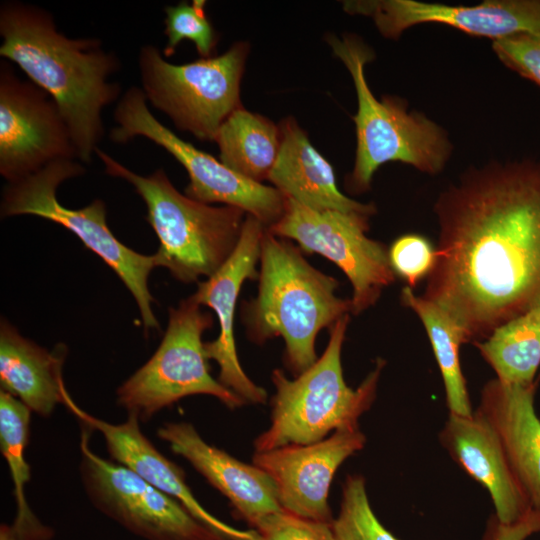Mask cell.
Segmentation results:
<instances>
[{
    "label": "cell",
    "instance_id": "6",
    "mask_svg": "<svg viewBox=\"0 0 540 540\" xmlns=\"http://www.w3.org/2000/svg\"><path fill=\"white\" fill-rule=\"evenodd\" d=\"M349 315L330 328L326 349L317 361L295 379L275 369L272 382L271 425L254 441L255 452L286 445H308L343 427L359 426L360 416L372 405L385 365L378 359L375 368L353 389L343 376L341 351Z\"/></svg>",
    "mask_w": 540,
    "mask_h": 540
},
{
    "label": "cell",
    "instance_id": "29",
    "mask_svg": "<svg viewBox=\"0 0 540 540\" xmlns=\"http://www.w3.org/2000/svg\"><path fill=\"white\" fill-rule=\"evenodd\" d=\"M388 254L394 273L412 288L432 270L436 249L425 237L406 234L392 243Z\"/></svg>",
    "mask_w": 540,
    "mask_h": 540
},
{
    "label": "cell",
    "instance_id": "11",
    "mask_svg": "<svg viewBox=\"0 0 540 540\" xmlns=\"http://www.w3.org/2000/svg\"><path fill=\"white\" fill-rule=\"evenodd\" d=\"M368 221V216L314 210L286 198L282 216L267 229L277 237L295 240L303 252L335 263L351 282L356 315L375 304L396 275L386 247L366 236Z\"/></svg>",
    "mask_w": 540,
    "mask_h": 540
},
{
    "label": "cell",
    "instance_id": "3",
    "mask_svg": "<svg viewBox=\"0 0 540 540\" xmlns=\"http://www.w3.org/2000/svg\"><path fill=\"white\" fill-rule=\"evenodd\" d=\"M259 261L258 294L243 303V322L252 342L282 337L286 365L298 376L318 359V333L352 313L351 299L338 297L335 278L313 267L299 247L267 228Z\"/></svg>",
    "mask_w": 540,
    "mask_h": 540
},
{
    "label": "cell",
    "instance_id": "18",
    "mask_svg": "<svg viewBox=\"0 0 540 540\" xmlns=\"http://www.w3.org/2000/svg\"><path fill=\"white\" fill-rule=\"evenodd\" d=\"M64 404L88 428L102 434L107 451L115 462L126 466L155 488L180 502L195 518L230 540H261L256 530L233 528L206 511L185 481L183 470L165 457L140 429L139 419L128 415L126 421L113 424L79 408L68 392Z\"/></svg>",
    "mask_w": 540,
    "mask_h": 540
},
{
    "label": "cell",
    "instance_id": "10",
    "mask_svg": "<svg viewBox=\"0 0 540 540\" xmlns=\"http://www.w3.org/2000/svg\"><path fill=\"white\" fill-rule=\"evenodd\" d=\"M117 126L110 140L124 144L136 137L154 142L187 171L185 195L202 203H221L242 209L266 228L276 223L285 208V196L275 187L250 180L212 155L197 149L164 126L151 113L141 88L132 86L120 97L113 113Z\"/></svg>",
    "mask_w": 540,
    "mask_h": 540
},
{
    "label": "cell",
    "instance_id": "14",
    "mask_svg": "<svg viewBox=\"0 0 540 540\" xmlns=\"http://www.w3.org/2000/svg\"><path fill=\"white\" fill-rule=\"evenodd\" d=\"M343 9L372 18L385 38L398 39L407 29L438 23L468 35L497 41L518 33L540 32V0H485L448 5L417 0H350Z\"/></svg>",
    "mask_w": 540,
    "mask_h": 540
},
{
    "label": "cell",
    "instance_id": "19",
    "mask_svg": "<svg viewBox=\"0 0 540 540\" xmlns=\"http://www.w3.org/2000/svg\"><path fill=\"white\" fill-rule=\"evenodd\" d=\"M537 381H488L476 412L494 433L532 508L540 510V419L534 407Z\"/></svg>",
    "mask_w": 540,
    "mask_h": 540
},
{
    "label": "cell",
    "instance_id": "13",
    "mask_svg": "<svg viewBox=\"0 0 540 540\" xmlns=\"http://www.w3.org/2000/svg\"><path fill=\"white\" fill-rule=\"evenodd\" d=\"M60 160H78L69 128L51 96L0 62V174L19 181Z\"/></svg>",
    "mask_w": 540,
    "mask_h": 540
},
{
    "label": "cell",
    "instance_id": "28",
    "mask_svg": "<svg viewBox=\"0 0 540 540\" xmlns=\"http://www.w3.org/2000/svg\"><path fill=\"white\" fill-rule=\"evenodd\" d=\"M205 6V1L194 0L165 7L164 33L168 41L163 56L171 57L180 42L187 39L193 42L202 58L213 57L218 35L207 17Z\"/></svg>",
    "mask_w": 540,
    "mask_h": 540
},
{
    "label": "cell",
    "instance_id": "17",
    "mask_svg": "<svg viewBox=\"0 0 540 540\" xmlns=\"http://www.w3.org/2000/svg\"><path fill=\"white\" fill-rule=\"evenodd\" d=\"M157 435L175 454L189 461L253 528L265 516L282 510L277 487L265 471L208 444L192 424L165 423Z\"/></svg>",
    "mask_w": 540,
    "mask_h": 540
},
{
    "label": "cell",
    "instance_id": "4",
    "mask_svg": "<svg viewBox=\"0 0 540 540\" xmlns=\"http://www.w3.org/2000/svg\"><path fill=\"white\" fill-rule=\"evenodd\" d=\"M326 41L351 74L357 95L353 116L357 145L349 188L355 193L368 190L375 172L387 162L411 165L430 175L440 173L453 150L447 132L424 114L409 111L406 100L373 95L365 65L375 55L359 37L328 35Z\"/></svg>",
    "mask_w": 540,
    "mask_h": 540
},
{
    "label": "cell",
    "instance_id": "9",
    "mask_svg": "<svg viewBox=\"0 0 540 540\" xmlns=\"http://www.w3.org/2000/svg\"><path fill=\"white\" fill-rule=\"evenodd\" d=\"M210 312L191 296L169 309L163 339L151 358L117 389V403L128 415L149 420L184 397H216L230 409L246 404L214 379L208 366L202 334L212 327Z\"/></svg>",
    "mask_w": 540,
    "mask_h": 540
},
{
    "label": "cell",
    "instance_id": "15",
    "mask_svg": "<svg viewBox=\"0 0 540 540\" xmlns=\"http://www.w3.org/2000/svg\"><path fill=\"white\" fill-rule=\"evenodd\" d=\"M365 443L359 426L343 427L312 444L255 452L252 461L274 481L283 510L331 524L334 518L328 494L333 477L339 466Z\"/></svg>",
    "mask_w": 540,
    "mask_h": 540
},
{
    "label": "cell",
    "instance_id": "22",
    "mask_svg": "<svg viewBox=\"0 0 540 540\" xmlns=\"http://www.w3.org/2000/svg\"><path fill=\"white\" fill-rule=\"evenodd\" d=\"M65 356L62 345L48 351L21 336L8 322H1V390L42 417L50 416L57 404H64L67 390L61 370Z\"/></svg>",
    "mask_w": 540,
    "mask_h": 540
},
{
    "label": "cell",
    "instance_id": "23",
    "mask_svg": "<svg viewBox=\"0 0 540 540\" xmlns=\"http://www.w3.org/2000/svg\"><path fill=\"white\" fill-rule=\"evenodd\" d=\"M281 141L279 125L243 107L225 120L214 140L224 165L259 183L268 180L278 158Z\"/></svg>",
    "mask_w": 540,
    "mask_h": 540
},
{
    "label": "cell",
    "instance_id": "16",
    "mask_svg": "<svg viewBox=\"0 0 540 540\" xmlns=\"http://www.w3.org/2000/svg\"><path fill=\"white\" fill-rule=\"evenodd\" d=\"M265 230L258 219L247 215L231 256L212 276L199 282L191 296L199 305L211 308L219 321L218 337L204 343L207 358L215 360L219 366L218 381L245 403L252 404H264L267 393L241 367L234 338V316L242 284L258 277L256 265Z\"/></svg>",
    "mask_w": 540,
    "mask_h": 540
},
{
    "label": "cell",
    "instance_id": "25",
    "mask_svg": "<svg viewBox=\"0 0 540 540\" xmlns=\"http://www.w3.org/2000/svg\"><path fill=\"white\" fill-rule=\"evenodd\" d=\"M474 344L498 380L517 384L535 382L540 368V304Z\"/></svg>",
    "mask_w": 540,
    "mask_h": 540
},
{
    "label": "cell",
    "instance_id": "20",
    "mask_svg": "<svg viewBox=\"0 0 540 540\" xmlns=\"http://www.w3.org/2000/svg\"><path fill=\"white\" fill-rule=\"evenodd\" d=\"M439 441L460 468L488 491L502 523H513L532 509L494 433L475 410L468 416L449 413Z\"/></svg>",
    "mask_w": 540,
    "mask_h": 540
},
{
    "label": "cell",
    "instance_id": "5",
    "mask_svg": "<svg viewBox=\"0 0 540 540\" xmlns=\"http://www.w3.org/2000/svg\"><path fill=\"white\" fill-rule=\"evenodd\" d=\"M105 172L130 183L147 208L146 220L159 239L156 265L184 283L209 278L228 260L247 214L234 206H212L181 194L163 169L148 176L128 169L100 148Z\"/></svg>",
    "mask_w": 540,
    "mask_h": 540
},
{
    "label": "cell",
    "instance_id": "21",
    "mask_svg": "<svg viewBox=\"0 0 540 540\" xmlns=\"http://www.w3.org/2000/svg\"><path fill=\"white\" fill-rule=\"evenodd\" d=\"M281 147L268 180L286 198L314 210H337L370 217L374 204H364L342 194L331 164L311 144L294 118L279 124Z\"/></svg>",
    "mask_w": 540,
    "mask_h": 540
},
{
    "label": "cell",
    "instance_id": "8",
    "mask_svg": "<svg viewBox=\"0 0 540 540\" xmlns=\"http://www.w3.org/2000/svg\"><path fill=\"white\" fill-rule=\"evenodd\" d=\"M249 45L233 44L225 53L176 65L146 44L138 54L142 91L174 126L200 141H214L240 103V82Z\"/></svg>",
    "mask_w": 540,
    "mask_h": 540
},
{
    "label": "cell",
    "instance_id": "33",
    "mask_svg": "<svg viewBox=\"0 0 540 540\" xmlns=\"http://www.w3.org/2000/svg\"><path fill=\"white\" fill-rule=\"evenodd\" d=\"M0 540H22L12 525L1 524Z\"/></svg>",
    "mask_w": 540,
    "mask_h": 540
},
{
    "label": "cell",
    "instance_id": "1",
    "mask_svg": "<svg viewBox=\"0 0 540 540\" xmlns=\"http://www.w3.org/2000/svg\"><path fill=\"white\" fill-rule=\"evenodd\" d=\"M435 264L423 298L466 343L540 304V163L470 168L438 197Z\"/></svg>",
    "mask_w": 540,
    "mask_h": 540
},
{
    "label": "cell",
    "instance_id": "12",
    "mask_svg": "<svg viewBox=\"0 0 540 540\" xmlns=\"http://www.w3.org/2000/svg\"><path fill=\"white\" fill-rule=\"evenodd\" d=\"M80 449L81 478L92 504L131 533L146 540H230L131 469L95 454L84 430Z\"/></svg>",
    "mask_w": 540,
    "mask_h": 540
},
{
    "label": "cell",
    "instance_id": "24",
    "mask_svg": "<svg viewBox=\"0 0 540 540\" xmlns=\"http://www.w3.org/2000/svg\"><path fill=\"white\" fill-rule=\"evenodd\" d=\"M31 410L11 394L0 392V449L14 485L17 514L12 524L22 540H50L53 530L43 525L30 509L25 487L30 466L25 460L29 442Z\"/></svg>",
    "mask_w": 540,
    "mask_h": 540
},
{
    "label": "cell",
    "instance_id": "2",
    "mask_svg": "<svg viewBox=\"0 0 540 540\" xmlns=\"http://www.w3.org/2000/svg\"><path fill=\"white\" fill-rule=\"evenodd\" d=\"M0 56L15 63L57 104L78 159L90 163L105 134L103 109L117 101L121 68L116 53L98 38H69L47 10L21 1L0 5Z\"/></svg>",
    "mask_w": 540,
    "mask_h": 540
},
{
    "label": "cell",
    "instance_id": "27",
    "mask_svg": "<svg viewBox=\"0 0 540 540\" xmlns=\"http://www.w3.org/2000/svg\"><path fill=\"white\" fill-rule=\"evenodd\" d=\"M331 527L336 540H399L375 515L368 499L365 479L359 474L346 477L340 509Z\"/></svg>",
    "mask_w": 540,
    "mask_h": 540
},
{
    "label": "cell",
    "instance_id": "26",
    "mask_svg": "<svg viewBox=\"0 0 540 540\" xmlns=\"http://www.w3.org/2000/svg\"><path fill=\"white\" fill-rule=\"evenodd\" d=\"M403 303L422 321L440 369L451 414L468 416L473 413L466 380L461 370L459 349L466 343L460 327L440 308L406 286L402 290Z\"/></svg>",
    "mask_w": 540,
    "mask_h": 540
},
{
    "label": "cell",
    "instance_id": "30",
    "mask_svg": "<svg viewBox=\"0 0 540 540\" xmlns=\"http://www.w3.org/2000/svg\"><path fill=\"white\" fill-rule=\"evenodd\" d=\"M492 48L506 67L540 86V32L518 33L493 41Z\"/></svg>",
    "mask_w": 540,
    "mask_h": 540
},
{
    "label": "cell",
    "instance_id": "31",
    "mask_svg": "<svg viewBox=\"0 0 540 540\" xmlns=\"http://www.w3.org/2000/svg\"><path fill=\"white\" fill-rule=\"evenodd\" d=\"M254 530L261 540H336L331 524L305 519L283 509L262 518Z\"/></svg>",
    "mask_w": 540,
    "mask_h": 540
},
{
    "label": "cell",
    "instance_id": "7",
    "mask_svg": "<svg viewBox=\"0 0 540 540\" xmlns=\"http://www.w3.org/2000/svg\"><path fill=\"white\" fill-rule=\"evenodd\" d=\"M78 160H60L13 183L2 193L1 215H34L57 223L75 234L97 254L122 280L133 295L145 333L159 329L152 310L148 278L156 265L155 255L140 254L121 243L106 221V206L101 199L79 209L63 206L57 199V188L64 181L85 173Z\"/></svg>",
    "mask_w": 540,
    "mask_h": 540
},
{
    "label": "cell",
    "instance_id": "32",
    "mask_svg": "<svg viewBox=\"0 0 540 540\" xmlns=\"http://www.w3.org/2000/svg\"><path fill=\"white\" fill-rule=\"evenodd\" d=\"M540 533V510L532 508L519 520L502 523L493 513L486 522L481 540H526Z\"/></svg>",
    "mask_w": 540,
    "mask_h": 540
}]
</instances>
